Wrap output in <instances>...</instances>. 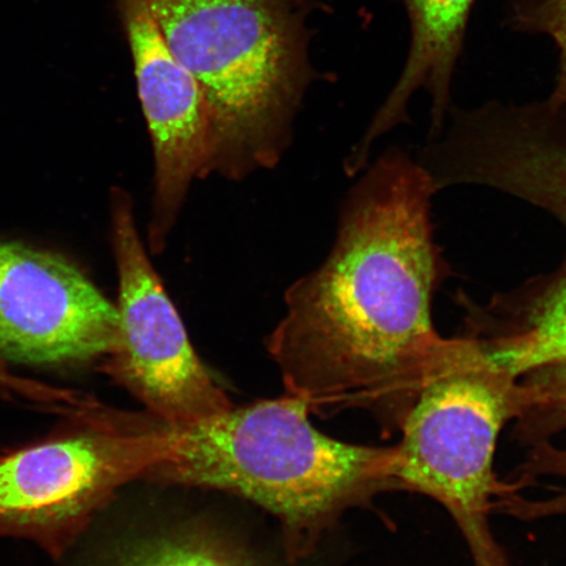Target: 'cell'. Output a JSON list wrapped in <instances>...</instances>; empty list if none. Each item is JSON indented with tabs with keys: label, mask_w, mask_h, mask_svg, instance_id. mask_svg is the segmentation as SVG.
I'll return each mask as SVG.
<instances>
[{
	"label": "cell",
	"mask_w": 566,
	"mask_h": 566,
	"mask_svg": "<svg viewBox=\"0 0 566 566\" xmlns=\"http://www.w3.org/2000/svg\"><path fill=\"white\" fill-rule=\"evenodd\" d=\"M429 175L391 148L353 189L334 250L287 290L268 339L286 394L310 413L365 409L399 430L448 338L431 306L449 274Z\"/></svg>",
	"instance_id": "cell-1"
},
{
	"label": "cell",
	"mask_w": 566,
	"mask_h": 566,
	"mask_svg": "<svg viewBox=\"0 0 566 566\" xmlns=\"http://www.w3.org/2000/svg\"><path fill=\"white\" fill-rule=\"evenodd\" d=\"M298 399L259 401L190 427H171L165 460L145 481L229 493L274 516L300 564L350 509L395 492L392 448L337 441Z\"/></svg>",
	"instance_id": "cell-2"
},
{
	"label": "cell",
	"mask_w": 566,
	"mask_h": 566,
	"mask_svg": "<svg viewBox=\"0 0 566 566\" xmlns=\"http://www.w3.org/2000/svg\"><path fill=\"white\" fill-rule=\"evenodd\" d=\"M207 104L205 176L277 165L308 77L306 35L287 0H145Z\"/></svg>",
	"instance_id": "cell-3"
},
{
	"label": "cell",
	"mask_w": 566,
	"mask_h": 566,
	"mask_svg": "<svg viewBox=\"0 0 566 566\" xmlns=\"http://www.w3.org/2000/svg\"><path fill=\"white\" fill-rule=\"evenodd\" d=\"M520 407L518 379L486 356L478 339L448 338L424 378L394 446L395 491L441 504L475 566H511L490 515L505 486L494 472L501 431Z\"/></svg>",
	"instance_id": "cell-4"
},
{
	"label": "cell",
	"mask_w": 566,
	"mask_h": 566,
	"mask_svg": "<svg viewBox=\"0 0 566 566\" xmlns=\"http://www.w3.org/2000/svg\"><path fill=\"white\" fill-rule=\"evenodd\" d=\"M48 440L0 457V539L30 541L60 560L133 481L167 455L171 427L101 402L65 417Z\"/></svg>",
	"instance_id": "cell-5"
},
{
	"label": "cell",
	"mask_w": 566,
	"mask_h": 566,
	"mask_svg": "<svg viewBox=\"0 0 566 566\" xmlns=\"http://www.w3.org/2000/svg\"><path fill=\"white\" fill-rule=\"evenodd\" d=\"M113 247L118 269L119 337L103 371L150 413L180 428L232 408L198 358L179 313L148 260L134 222L130 197L113 190Z\"/></svg>",
	"instance_id": "cell-6"
},
{
	"label": "cell",
	"mask_w": 566,
	"mask_h": 566,
	"mask_svg": "<svg viewBox=\"0 0 566 566\" xmlns=\"http://www.w3.org/2000/svg\"><path fill=\"white\" fill-rule=\"evenodd\" d=\"M429 148L438 188L481 186L549 212L566 228V102L452 106Z\"/></svg>",
	"instance_id": "cell-7"
},
{
	"label": "cell",
	"mask_w": 566,
	"mask_h": 566,
	"mask_svg": "<svg viewBox=\"0 0 566 566\" xmlns=\"http://www.w3.org/2000/svg\"><path fill=\"white\" fill-rule=\"evenodd\" d=\"M119 315L61 254L0 242V358L71 366L108 357Z\"/></svg>",
	"instance_id": "cell-8"
},
{
	"label": "cell",
	"mask_w": 566,
	"mask_h": 566,
	"mask_svg": "<svg viewBox=\"0 0 566 566\" xmlns=\"http://www.w3.org/2000/svg\"><path fill=\"white\" fill-rule=\"evenodd\" d=\"M155 155L151 252L165 250L190 184L205 177L209 124L202 92L166 44L145 0H119Z\"/></svg>",
	"instance_id": "cell-9"
},
{
	"label": "cell",
	"mask_w": 566,
	"mask_h": 566,
	"mask_svg": "<svg viewBox=\"0 0 566 566\" xmlns=\"http://www.w3.org/2000/svg\"><path fill=\"white\" fill-rule=\"evenodd\" d=\"M405 4L410 45L405 69L375 115L369 130L350 155L349 172L366 165L374 142L409 123L408 105L417 91L431 97L430 139L440 136L451 108V84L463 53L467 27L476 0H400Z\"/></svg>",
	"instance_id": "cell-10"
},
{
	"label": "cell",
	"mask_w": 566,
	"mask_h": 566,
	"mask_svg": "<svg viewBox=\"0 0 566 566\" xmlns=\"http://www.w3.org/2000/svg\"><path fill=\"white\" fill-rule=\"evenodd\" d=\"M232 523L207 513L165 514L112 539L94 566H287Z\"/></svg>",
	"instance_id": "cell-11"
},
{
	"label": "cell",
	"mask_w": 566,
	"mask_h": 566,
	"mask_svg": "<svg viewBox=\"0 0 566 566\" xmlns=\"http://www.w3.org/2000/svg\"><path fill=\"white\" fill-rule=\"evenodd\" d=\"M516 440L536 446L566 430V364L541 367L518 378Z\"/></svg>",
	"instance_id": "cell-12"
},
{
	"label": "cell",
	"mask_w": 566,
	"mask_h": 566,
	"mask_svg": "<svg viewBox=\"0 0 566 566\" xmlns=\"http://www.w3.org/2000/svg\"><path fill=\"white\" fill-rule=\"evenodd\" d=\"M507 24L516 32L546 34L554 41L558 69L549 97L566 102V0H511Z\"/></svg>",
	"instance_id": "cell-13"
},
{
	"label": "cell",
	"mask_w": 566,
	"mask_h": 566,
	"mask_svg": "<svg viewBox=\"0 0 566 566\" xmlns=\"http://www.w3.org/2000/svg\"><path fill=\"white\" fill-rule=\"evenodd\" d=\"M533 321L541 349L552 363L566 364V259L537 290Z\"/></svg>",
	"instance_id": "cell-14"
},
{
	"label": "cell",
	"mask_w": 566,
	"mask_h": 566,
	"mask_svg": "<svg viewBox=\"0 0 566 566\" xmlns=\"http://www.w3.org/2000/svg\"><path fill=\"white\" fill-rule=\"evenodd\" d=\"M0 398L23 402L63 417L74 415L91 405L94 398L73 391V389L54 387L20 377L10 371L6 360L0 358Z\"/></svg>",
	"instance_id": "cell-15"
},
{
	"label": "cell",
	"mask_w": 566,
	"mask_h": 566,
	"mask_svg": "<svg viewBox=\"0 0 566 566\" xmlns=\"http://www.w3.org/2000/svg\"><path fill=\"white\" fill-rule=\"evenodd\" d=\"M530 469L534 476L566 479V450L557 449L551 443L539 446L531 454ZM530 511L536 520L566 515V486L549 494L546 500L531 501Z\"/></svg>",
	"instance_id": "cell-16"
}]
</instances>
